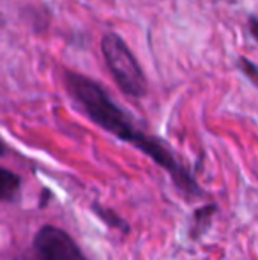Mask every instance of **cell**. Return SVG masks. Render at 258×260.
<instances>
[{
  "label": "cell",
  "instance_id": "6da1fadb",
  "mask_svg": "<svg viewBox=\"0 0 258 260\" xmlns=\"http://www.w3.org/2000/svg\"><path fill=\"white\" fill-rule=\"evenodd\" d=\"M65 87H67L72 100L90 117V120H94L97 126L106 129L108 133L115 135L124 142H129L141 152H145L152 161H156L159 167L165 168L172 175L173 182L179 186L180 191H184L190 197L203 195L198 182L193 179L190 170L177 161L173 152L161 140L138 129L131 120V117L121 106L110 100L106 90L99 83L83 75H78V73L65 71Z\"/></svg>",
  "mask_w": 258,
  "mask_h": 260
},
{
  "label": "cell",
  "instance_id": "7a4b0ae2",
  "mask_svg": "<svg viewBox=\"0 0 258 260\" xmlns=\"http://www.w3.org/2000/svg\"><path fill=\"white\" fill-rule=\"evenodd\" d=\"M101 50L119 89L131 98H143L147 94V78L121 36L106 34L101 41Z\"/></svg>",
  "mask_w": 258,
  "mask_h": 260
},
{
  "label": "cell",
  "instance_id": "3957f363",
  "mask_svg": "<svg viewBox=\"0 0 258 260\" xmlns=\"http://www.w3.org/2000/svg\"><path fill=\"white\" fill-rule=\"evenodd\" d=\"M34 250L39 260H89L69 234L52 225L38 230Z\"/></svg>",
  "mask_w": 258,
  "mask_h": 260
},
{
  "label": "cell",
  "instance_id": "277c9868",
  "mask_svg": "<svg viewBox=\"0 0 258 260\" xmlns=\"http://www.w3.org/2000/svg\"><path fill=\"white\" fill-rule=\"evenodd\" d=\"M214 212H216L214 204H207V206L196 209L193 214V225H191V236L200 237L202 234L207 232V229L210 226V221H212Z\"/></svg>",
  "mask_w": 258,
  "mask_h": 260
},
{
  "label": "cell",
  "instance_id": "5b68a950",
  "mask_svg": "<svg viewBox=\"0 0 258 260\" xmlns=\"http://www.w3.org/2000/svg\"><path fill=\"white\" fill-rule=\"evenodd\" d=\"M20 191V177L0 167V200H13Z\"/></svg>",
  "mask_w": 258,
  "mask_h": 260
},
{
  "label": "cell",
  "instance_id": "8992f818",
  "mask_svg": "<svg viewBox=\"0 0 258 260\" xmlns=\"http://www.w3.org/2000/svg\"><path fill=\"white\" fill-rule=\"evenodd\" d=\"M94 211H96L97 216H99L101 219H104L108 225L115 226V229H122L124 232H128V223H126L124 219L119 218L114 211H108V209H103L101 206H94Z\"/></svg>",
  "mask_w": 258,
  "mask_h": 260
},
{
  "label": "cell",
  "instance_id": "52a82bcc",
  "mask_svg": "<svg viewBox=\"0 0 258 260\" xmlns=\"http://www.w3.org/2000/svg\"><path fill=\"white\" fill-rule=\"evenodd\" d=\"M241 69L244 71V75L248 76L249 80H251L253 83H256L258 85V68L255 64H253L251 60H248V58H244V57H241Z\"/></svg>",
  "mask_w": 258,
  "mask_h": 260
},
{
  "label": "cell",
  "instance_id": "ba28073f",
  "mask_svg": "<svg viewBox=\"0 0 258 260\" xmlns=\"http://www.w3.org/2000/svg\"><path fill=\"white\" fill-rule=\"evenodd\" d=\"M249 30H251L253 38L258 41V18L255 16H249Z\"/></svg>",
  "mask_w": 258,
  "mask_h": 260
},
{
  "label": "cell",
  "instance_id": "9c48e42d",
  "mask_svg": "<svg viewBox=\"0 0 258 260\" xmlns=\"http://www.w3.org/2000/svg\"><path fill=\"white\" fill-rule=\"evenodd\" d=\"M4 152H6V145H4V142L0 140V156H2Z\"/></svg>",
  "mask_w": 258,
  "mask_h": 260
},
{
  "label": "cell",
  "instance_id": "30bf717a",
  "mask_svg": "<svg viewBox=\"0 0 258 260\" xmlns=\"http://www.w3.org/2000/svg\"><path fill=\"white\" fill-rule=\"evenodd\" d=\"M0 23H2V16H0Z\"/></svg>",
  "mask_w": 258,
  "mask_h": 260
}]
</instances>
